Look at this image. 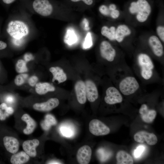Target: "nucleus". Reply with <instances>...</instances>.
<instances>
[{"label":"nucleus","mask_w":164,"mask_h":164,"mask_svg":"<svg viewBox=\"0 0 164 164\" xmlns=\"http://www.w3.org/2000/svg\"><path fill=\"white\" fill-rule=\"evenodd\" d=\"M129 11L132 14H136V18L140 22L146 20L151 12V6L146 0H138L131 4Z\"/></svg>","instance_id":"nucleus-1"},{"label":"nucleus","mask_w":164,"mask_h":164,"mask_svg":"<svg viewBox=\"0 0 164 164\" xmlns=\"http://www.w3.org/2000/svg\"><path fill=\"white\" fill-rule=\"evenodd\" d=\"M7 31L12 37L19 39L27 35L29 30L27 25L24 22L16 20L9 22Z\"/></svg>","instance_id":"nucleus-2"},{"label":"nucleus","mask_w":164,"mask_h":164,"mask_svg":"<svg viewBox=\"0 0 164 164\" xmlns=\"http://www.w3.org/2000/svg\"><path fill=\"white\" fill-rule=\"evenodd\" d=\"M138 61L141 68L142 77L145 80L149 79L152 76L154 68L151 58L146 54L141 53L138 56Z\"/></svg>","instance_id":"nucleus-3"},{"label":"nucleus","mask_w":164,"mask_h":164,"mask_svg":"<svg viewBox=\"0 0 164 164\" xmlns=\"http://www.w3.org/2000/svg\"><path fill=\"white\" fill-rule=\"evenodd\" d=\"M139 84L136 78L132 76H128L123 78L120 82L119 88L124 95H129L134 93L138 89Z\"/></svg>","instance_id":"nucleus-4"},{"label":"nucleus","mask_w":164,"mask_h":164,"mask_svg":"<svg viewBox=\"0 0 164 164\" xmlns=\"http://www.w3.org/2000/svg\"><path fill=\"white\" fill-rule=\"evenodd\" d=\"M32 5L36 13L44 16L50 15L53 10V5L49 0H34Z\"/></svg>","instance_id":"nucleus-5"},{"label":"nucleus","mask_w":164,"mask_h":164,"mask_svg":"<svg viewBox=\"0 0 164 164\" xmlns=\"http://www.w3.org/2000/svg\"><path fill=\"white\" fill-rule=\"evenodd\" d=\"M90 132L96 136L104 135L109 133V128L100 120L94 119L91 120L89 125Z\"/></svg>","instance_id":"nucleus-6"},{"label":"nucleus","mask_w":164,"mask_h":164,"mask_svg":"<svg viewBox=\"0 0 164 164\" xmlns=\"http://www.w3.org/2000/svg\"><path fill=\"white\" fill-rule=\"evenodd\" d=\"M135 141L140 143H146L150 145H155L158 139L156 135L153 133H151L144 131H140L136 133L134 136Z\"/></svg>","instance_id":"nucleus-7"},{"label":"nucleus","mask_w":164,"mask_h":164,"mask_svg":"<svg viewBox=\"0 0 164 164\" xmlns=\"http://www.w3.org/2000/svg\"><path fill=\"white\" fill-rule=\"evenodd\" d=\"M105 102L110 105L121 103L122 97L119 91L115 87H110L106 91V95L104 98Z\"/></svg>","instance_id":"nucleus-8"},{"label":"nucleus","mask_w":164,"mask_h":164,"mask_svg":"<svg viewBox=\"0 0 164 164\" xmlns=\"http://www.w3.org/2000/svg\"><path fill=\"white\" fill-rule=\"evenodd\" d=\"M100 54L104 59L109 62L113 61L116 56L115 50L108 41H104L101 43L100 46Z\"/></svg>","instance_id":"nucleus-9"},{"label":"nucleus","mask_w":164,"mask_h":164,"mask_svg":"<svg viewBox=\"0 0 164 164\" xmlns=\"http://www.w3.org/2000/svg\"><path fill=\"white\" fill-rule=\"evenodd\" d=\"M92 155V150L88 145H84L80 147L77 154V159L80 164H88L91 160Z\"/></svg>","instance_id":"nucleus-10"},{"label":"nucleus","mask_w":164,"mask_h":164,"mask_svg":"<svg viewBox=\"0 0 164 164\" xmlns=\"http://www.w3.org/2000/svg\"><path fill=\"white\" fill-rule=\"evenodd\" d=\"M59 104V100L55 98L50 99L47 101L41 103H36L33 106V108L37 111L47 112L56 107Z\"/></svg>","instance_id":"nucleus-11"},{"label":"nucleus","mask_w":164,"mask_h":164,"mask_svg":"<svg viewBox=\"0 0 164 164\" xmlns=\"http://www.w3.org/2000/svg\"><path fill=\"white\" fill-rule=\"evenodd\" d=\"M139 112L142 120L147 123H152L156 115V111L153 109H149L145 104H143L141 106Z\"/></svg>","instance_id":"nucleus-12"},{"label":"nucleus","mask_w":164,"mask_h":164,"mask_svg":"<svg viewBox=\"0 0 164 164\" xmlns=\"http://www.w3.org/2000/svg\"><path fill=\"white\" fill-rule=\"evenodd\" d=\"M87 97L90 102L95 101L98 97V93L95 84L91 80H87L85 83Z\"/></svg>","instance_id":"nucleus-13"},{"label":"nucleus","mask_w":164,"mask_h":164,"mask_svg":"<svg viewBox=\"0 0 164 164\" xmlns=\"http://www.w3.org/2000/svg\"><path fill=\"white\" fill-rule=\"evenodd\" d=\"M74 88L78 102L81 104L85 103L87 94L85 83L81 80L77 81L75 84Z\"/></svg>","instance_id":"nucleus-14"},{"label":"nucleus","mask_w":164,"mask_h":164,"mask_svg":"<svg viewBox=\"0 0 164 164\" xmlns=\"http://www.w3.org/2000/svg\"><path fill=\"white\" fill-rule=\"evenodd\" d=\"M39 144V141L37 139H34L24 141L22 147L24 151L29 156L35 157L36 155V148Z\"/></svg>","instance_id":"nucleus-15"},{"label":"nucleus","mask_w":164,"mask_h":164,"mask_svg":"<svg viewBox=\"0 0 164 164\" xmlns=\"http://www.w3.org/2000/svg\"><path fill=\"white\" fill-rule=\"evenodd\" d=\"M149 43L154 54L161 57L163 54V47L159 39L156 36H152L149 39Z\"/></svg>","instance_id":"nucleus-16"},{"label":"nucleus","mask_w":164,"mask_h":164,"mask_svg":"<svg viewBox=\"0 0 164 164\" xmlns=\"http://www.w3.org/2000/svg\"><path fill=\"white\" fill-rule=\"evenodd\" d=\"M3 142L5 149L10 153L14 154L18 151L19 144L16 138L6 136L3 138Z\"/></svg>","instance_id":"nucleus-17"},{"label":"nucleus","mask_w":164,"mask_h":164,"mask_svg":"<svg viewBox=\"0 0 164 164\" xmlns=\"http://www.w3.org/2000/svg\"><path fill=\"white\" fill-rule=\"evenodd\" d=\"M49 70L53 75V82L56 80L60 84L67 80V75L61 68L58 67H52L50 68Z\"/></svg>","instance_id":"nucleus-18"},{"label":"nucleus","mask_w":164,"mask_h":164,"mask_svg":"<svg viewBox=\"0 0 164 164\" xmlns=\"http://www.w3.org/2000/svg\"><path fill=\"white\" fill-rule=\"evenodd\" d=\"M21 119L25 121L27 126L23 130V132L26 135L32 134L35 129L36 124L35 121L28 114H25L21 117Z\"/></svg>","instance_id":"nucleus-19"},{"label":"nucleus","mask_w":164,"mask_h":164,"mask_svg":"<svg viewBox=\"0 0 164 164\" xmlns=\"http://www.w3.org/2000/svg\"><path fill=\"white\" fill-rule=\"evenodd\" d=\"M117 163L118 164H133L132 157L129 153L123 150L118 151L116 155Z\"/></svg>","instance_id":"nucleus-20"},{"label":"nucleus","mask_w":164,"mask_h":164,"mask_svg":"<svg viewBox=\"0 0 164 164\" xmlns=\"http://www.w3.org/2000/svg\"><path fill=\"white\" fill-rule=\"evenodd\" d=\"M30 159L29 156L25 152L21 151L14 153L10 159L12 164H22L27 162Z\"/></svg>","instance_id":"nucleus-21"},{"label":"nucleus","mask_w":164,"mask_h":164,"mask_svg":"<svg viewBox=\"0 0 164 164\" xmlns=\"http://www.w3.org/2000/svg\"><path fill=\"white\" fill-rule=\"evenodd\" d=\"M131 33V31L128 27L125 25L119 26L115 32V39L118 42H121L124 37Z\"/></svg>","instance_id":"nucleus-22"},{"label":"nucleus","mask_w":164,"mask_h":164,"mask_svg":"<svg viewBox=\"0 0 164 164\" xmlns=\"http://www.w3.org/2000/svg\"><path fill=\"white\" fill-rule=\"evenodd\" d=\"M55 87L50 84L47 82L37 83L35 86V91L38 94L43 95L49 92L55 91Z\"/></svg>","instance_id":"nucleus-23"},{"label":"nucleus","mask_w":164,"mask_h":164,"mask_svg":"<svg viewBox=\"0 0 164 164\" xmlns=\"http://www.w3.org/2000/svg\"><path fill=\"white\" fill-rule=\"evenodd\" d=\"M56 121L55 118L52 115L48 114L45 118V119L41 123V125L44 130H48L52 125H56Z\"/></svg>","instance_id":"nucleus-24"},{"label":"nucleus","mask_w":164,"mask_h":164,"mask_svg":"<svg viewBox=\"0 0 164 164\" xmlns=\"http://www.w3.org/2000/svg\"><path fill=\"white\" fill-rule=\"evenodd\" d=\"M115 28L112 26L109 28L106 26H103L101 29L102 35L108 38L109 39L113 40L115 39Z\"/></svg>","instance_id":"nucleus-25"},{"label":"nucleus","mask_w":164,"mask_h":164,"mask_svg":"<svg viewBox=\"0 0 164 164\" xmlns=\"http://www.w3.org/2000/svg\"><path fill=\"white\" fill-rule=\"evenodd\" d=\"M16 71L19 73H22L28 71L26 66V62L22 59L19 60L17 62L15 65Z\"/></svg>","instance_id":"nucleus-26"},{"label":"nucleus","mask_w":164,"mask_h":164,"mask_svg":"<svg viewBox=\"0 0 164 164\" xmlns=\"http://www.w3.org/2000/svg\"><path fill=\"white\" fill-rule=\"evenodd\" d=\"M28 75L26 73L19 74L16 76L14 80L16 85L20 86L24 84L27 79Z\"/></svg>","instance_id":"nucleus-27"},{"label":"nucleus","mask_w":164,"mask_h":164,"mask_svg":"<svg viewBox=\"0 0 164 164\" xmlns=\"http://www.w3.org/2000/svg\"><path fill=\"white\" fill-rule=\"evenodd\" d=\"M93 44L91 33L88 32L85 39L83 43V47L84 49H87L90 48Z\"/></svg>","instance_id":"nucleus-28"},{"label":"nucleus","mask_w":164,"mask_h":164,"mask_svg":"<svg viewBox=\"0 0 164 164\" xmlns=\"http://www.w3.org/2000/svg\"><path fill=\"white\" fill-rule=\"evenodd\" d=\"M60 130L62 135L66 137H70L72 136L73 134L72 130L67 126H62Z\"/></svg>","instance_id":"nucleus-29"},{"label":"nucleus","mask_w":164,"mask_h":164,"mask_svg":"<svg viewBox=\"0 0 164 164\" xmlns=\"http://www.w3.org/2000/svg\"><path fill=\"white\" fill-rule=\"evenodd\" d=\"M145 149L143 145H140L138 146L135 150L134 155L136 158L139 157L142 155Z\"/></svg>","instance_id":"nucleus-30"},{"label":"nucleus","mask_w":164,"mask_h":164,"mask_svg":"<svg viewBox=\"0 0 164 164\" xmlns=\"http://www.w3.org/2000/svg\"><path fill=\"white\" fill-rule=\"evenodd\" d=\"M99 10L100 12L104 15H108L110 13L109 8L105 5H103L100 6Z\"/></svg>","instance_id":"nucleus-31"},{"label":"nucleus","mask_w":164,"mask_h":164,"mask_svg":"<svg viewBox=\"0 0 164 164\" xmlns=\"http://www.w3.org/2000/svg\"><path fill=\"white\" fill-rule=\"evenodd\" d=\"M157 34L161 39L164 42V28L162 26H158L157 28Z\"/></svg>","instance_id":"nucleus-32"},{"label":"nucleus","mask_w":164,"mask_h":164,"mask_svg":"<svg viewBox=\"0 0 164 164\" xmlns=\"http://www.w3.org/2000/svg\"><path fill=\"white\" fill-rule=\"evenodd\" d=\"M69 1L73 3L83 2L85 5L87 6L92 5L94 2L93 0H69Z\"/></svg>","instance_id":"nucleus-33"},{"label":"nucleus","mask_w":164,"mask_h":164,"mask_svg":"<svg viewBox=\"0 0 164 164\" xmlns=\"http://www.w3.org/2000/svg\"><path fill=\"white\" fill-rule=\"evenodd\" d=\"M38 80V78L36 76H32L29 79L28 83L30 86L33 87L36 85Z\"/></svg>","instance_id":"nucleus-34"},{"label":"nucleus","mask_w":164,"mask_h":164,"mask_svg":"<svg viewBox=\"0 0 164 164\" xmlns=\"http://www.w3.org/2000/svg\"><path fill=\"white\" fill-rule=\"evenodd\" d=\"M110 15L113 18L116 19L119 17L120 12L118 10L115 9L111 11Z\"/></svg>","instance_id":"nucleus-35"},{"label":"nucleus","mask_w":164,"mask_h":164,"mask_svg":"<svg viewBox=\"0 0 164 164\" xmlns=\"http://www.w3.org/2000/svg\"><path fill=\"white\" fill-rule=\"evenodd\" d=\"M25 61L26 62L29 61L34 59V57L31 53H27L24 56Z\"/></svg>","instance_id":"nucleus-36"},{"label":"nucleus","mask_w":164,"mask_h":164,"mask_svg":"<svg viewBox=\"0 0 164 164\" xmlns=\"http://www.w3.org/2000/svg\"><path fill=\"white\" fill-rule=\"evenodd\" d=\"M15 100L14 97L12 95H8L5 98L6 101L9 103H13Z\"/></svg>","instance_id":"nucleus-37"},{"label":"nucleus","mask_w":164,"mask_h":164,"mask_svg":"<svg viewBox=\"0 0 164 164\" xmlns=\"http://www.w3.org/2000/svg\"><path fill=\"white\" fill-rule=\"evenodd\" d=\"M6 118L7 117L3 112L0 109V120L4 121L6 119Z\"/></svg>","instance_id":"nucleus-38"},{"label":"nucleus","mask_w":164,"mask_h":164,"mask_svg":"<svg viewBox=\"0 0 164 164\" xmlns=\"http://www.w3.org/2000/svg\"><path fill=\"white\" fill-rule=\"evenodd\" d=\"M7 44L6 43L2 41H0V50L4 49L7 47Z\"/></svg>","instance_id":"nucleus-39"},{"label":"nucleus","mask_w":164,"mask_h":164,"mask_svg":"<svg viewBox=\"0 0 164 164\" xmlns=\"http://www.w3.org/2000/svg\"><path fill=\"white\" fill-rule=\"evenodd\" d=\"M2 2L6 5H9L13 2L15 0H1Z\"/></svg>","instance_id":"nucleus-40"},{"label":"nucleus","mask_w":164,"mask_h":164,"mask_svg":"<svg viewBox=\"0 0 164 164\" xmlns=\"http://www.w3.org/2000/svg\"><path fill=\"white\" fill-rule=\"evenodd\" d=\"M109 9L110 11H112L115 10L116 8V6L114 4H111L109 6Z\"/></svg>","instance_id":"nucleus-41"},{"label":"nucleus","mask_w":164,"mask_h":164,"mask_svg":"<svg viewBox=\"0 0 164 164\" xmlns=\"http://www.w3.org/2000/svg\"><path fill=\"white\" fill-rule=\"evenodd\" d=\"M49 164H60L59 162H50L48 163Z\"/></svg>","instance_id":"nucleus-42"}]
</instances>
